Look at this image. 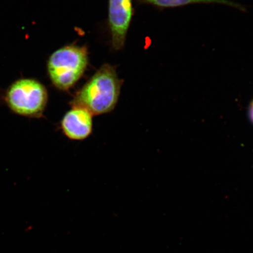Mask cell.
<instances>
[{"mask_svg":"<svg viewBox=\"0 0 253 253\" xmlns=\"http://www.w3.org/2000/svg\"><path fill=\"white\" fill-rule=\"evenodd\" d=\"M86 47L68 46L53 52L47 62V71L54 86L66 90L74 86L87 65Z\"/></svg>","mask_w":253,"mask_h":253,"instance_id":"cell-2","label":"cell"},{"mask_svg":"<svg viewBox=\"0 0 253 253\" xmlns=\"http://www.w3.org/2000/svg\"><path fill=\"white\" fill-rule=\"evenodd\" d=\"M249 116L250 120L253 123V100L249 106Z\"/></svg>","mask_w":253,"mask_h":253,"instance_id":"cell-7","label":"cell"},{"mask_svg":"<svg viewBox=\"0 0 253 253\" xmlns=\"http://www.w3.org/2000/svg\"><path fill=\"white\" fill-rule=\"evenodd\" d=\"M121 86L115 68L104 65L76 94L71 105L92 115L109 113L118 103Z\"/></svg>","mask_w":253,"mask_h":253,"instance_id":"cell-1","label":"cell"},{"mask_svg":"<svg viewBox=\"0 0 253 253\" xmlns=\"http://www.w3.org/2000/svg\"><path fill=\"white\" fill-rule=\"evenodd\" d=\"M132 15V0H109V25L115 50L124 46Z\"/></svg>","mask_w":253,"mask_h":253,"instance_id":"cell-4","label":"cell"},{"mask_svg":"<svg viewBox=\"0 0 253 253\" xmlns=\"http://www.w3.org/2000/svg\"><path fill=\"white\" fill-rule=\"evenodd\" d=\"M4 102L12 112L28 118L42 116L47 102L45 86L33 79H20L6 90Z\"/></svg>","mask_w":253,"mask_h":253,"instance_id":"cell-3","label":"cell"},{"mask_svg":"<svg viewBox=\"0 0 253 253\" xmlns=\"http://www.w3.org/2000/svg\"><path fill=\"white\" fill-rule=\"evenodd\" d=\"M92 115L79 107H72L61 122L63 133L72 140H84L92 132Z\"/></svg>","mask_w":253,"mask_h":253,"instance_id":"cell-5","label":"cell"},{"mask_svg":"<svg viewBox=\"0 0 253 253\" xmlns=\"http://www.w3.org/2000/svg\"><path fill=\"white\" fill-rule=\"evenodd\" d=\"M141 3L149 4L161 8H174L181 6L204 3V4H221L245 10V8L237 3L228 0H138Z\"/></svg>","mask_w":253,"mask_h":253,"instance_id":"cell-6","label":"cell"}]
</instances>
